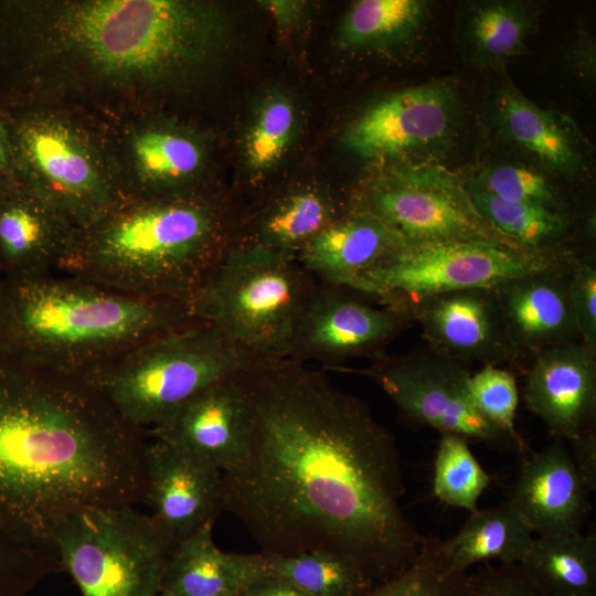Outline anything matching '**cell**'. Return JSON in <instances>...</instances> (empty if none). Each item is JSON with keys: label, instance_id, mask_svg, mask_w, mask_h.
<instances>
[{"label": "cell", "instance_id": "1", "mask_svg": "<svg viewBox=\"0 0 596 596\" xmlns=\"http://www.w3.org/2000/svg\"><path fill=\"white\" fill-rule=\"evenodd\" d=\"M252 429L223 475L224 511L267 556L329 551L371 586L409 567L425 536L404 514L395 437L360 397L289 359L243 372Z\"/></svg>", "mask_w": 596, "mask_h": 596}, {"label": "cell", "instance_id": "2", "mask_svg": "<svg viewBox=\"0 0 596 596\" xmlns=\"http://www.w3.org/2000/svg\"><path fill=\"white\" fill-rule=\"evenodd\" d=\"M230 33L214 1L0 0V107L166 113L214 75Z\"/></svg>", "mask_w": 596, "mask_h": 596}, {"label": "cell", "instance_id": "3", "mask_svg": "<svg viewBox=\"0 0 596 596\" xmlns=\"http://www.w3.org/2000/svg\"><path fill=\"white\" fill-rule=\"evenodd\" d=\"M147 439L84 379L0 354V528L56 550L70 514L143 502Z\"/></svg>", "mask_w": 596, "mask_h": 596}, {"label": "cell", "instance_id": "4", "mask_svg": "<svg viewBox=\"0 0 596 596\" xmlns=\"http://www.w3.org/2000/svg\"><path fill=\"white\" fill-rule=\"evenodd\" d=\"M193 321L188 302L136 297L76 276L0 277V354L57 373L83 377Z\"/></svg>", "mask_w": 596, "mask_h": 596}, {"label": "cell", "instance_id": "5", "mask_svg": "<svg viewBox=\"0 0 596 596\" xmlns=\"http://www.w3.org/2000/svg\"><path fill=\"white\" fill-rule=\"evenodd\" d=\"M230 245L209 196L127 201L76 230L60 272L136 297L189 302Z\"/></svg>", "mask_w": 596, "mask_h": 596}, {"label": "cell", "instance_id": "6", "mask_svg": "<svg viewBox=\"0 0 596 596\" xmlns=\"http://www.w3.org/2000/svg\"><path fill=\"white\" fill-rule=\"evenodd\" d=\"M3 110L20 182L76 230L126 202L106 121L56 106Z\"/></svg>", "mask_w": 596, "mask_h": 596}, {"label": "cell", "instance_id": "7", "mask_svg": "<svg viewBox=\"0 0 596 596\" xmlns=\"http://www.w3.org/2000/svg\"><path fill=\"white\" fill-rule=\"evenodd\" d=\"M264 361L216 327L193 321L134 345L82 379L147 432L200 391Z\"/></svg>", "mask_w": 596, "mask_h": 596}, {"label": "cell", "instance_id": "8", "mask_svg": "<svg viewBox=\"0 0 596 596\" xmlns=\"http://www.w3.org/2000/svg\"><path fill=\"white\" fill-rule=\"evenodd\" d=\"M317 284L296 258L230 246L188 304L256 356L284 359Z\"/></svg>", "mask_w": 596, "mask_h": 596}, {"label": "cell", "instance_id": "9", "mask_svg": "<svg viewBox=\"0 0 596 596\" xmlns=\"http://www.w3.org/2000/svg\"><path fill=\"white\" fill-rule=\"evenodd\" d=\"M54 545L82 596H158L173 550L135 505L78 510L57 526Z\"/></svg>", "mask_w": 596, "mask_h": 596}, {"label": "cell", "instance_id": "10", "mask_svg": "<svg viewBox=\"0 0 596 596\" xmlns=\"http://www.w3.org/2000/svg\"><path fill=\"white\" fill-rule=\"evenodd\" d=\"M567 263L486 241L404 243L345 288L403 311L432 296L496 288L515 277Z\"/></svg>", "mask_w": 596, "mask_h": 596}, {"label": "cell", "instance_id": "11", "mask_svg": "<svg viewBox=\"0 0 596 596\" xmlns=\"http://www.w3.org/2000/svg\"><path fill=\"white\" fill-rule=\"evenodd\" d=\"M375 382L402 417L468 443L502 453H524L526 445L489 423L470 394L469 364L425 344L407 353H387L358 371Z\"/></svg>", "mask_w": 596, "mask_h": 596}, {"label": "cell", "instance_id": "12", "mask_svg": "<svg viewBox=\"0 0 596 596\" xmlns=\"http://www.w3.org/2000/svg\"><path fill=\"white\" fill-rule=\"evenodd\" d=\"M358 210L382 221L404 243L486 241L522 249L477 212L465 183L438 166L397 170L373 187Z\"/></svg>", "mask_w": 596, "mask_h": 596}, {"label": "cell", "instance_id": "13", "mask_svg": "<svg viewBox=\"0 0 596 596\" xmlns=\"http://www.w3.org/2000/svg\"><path fill=\"white\" fill-rule=\"evenodd\" d=\"M106 124L126 202L206 196L200 184L207 167V145L196 130L166 113Z\"/></svg>", "mask_w": 596, "mask_h": 596}, {"label": "cell", "instance_id": "14", "mask_svg": "<svg viewBox=\"0 0 596 596\" xmlns=\"http://www.w3.org/2000/svg\"><path fill=\"white\" fill-rule=\"evenodd\" d=\"M413 323L401 310L374 307L349 288L318 280L285 359L332 369L354 358L372 361L386 353V347Z\"/></svg>", "mask_w": 596, "mask_h": 596}, {"label": "cell", "instance_id": "15", "mask_svg": "<svg viewBox=\"0 0 596 596\" xmlns=\"http://www.w3.org/2000/svg\"><path fill=\"white\" fill-rule=\"evenodd\" d=\"M403 311L421 327L426 344L436 350L469 365H507L524 375L494 288L432 296Z\"/></svg>", "mask_w": 596, "mask_h": 596}, {"label": "cell", "instance_id": "16", "mask_svg": "<svg viewBox=\"0 0 596 596\" xmlns=\"http://www.w3.org/2000/svg\"><path fill=\"white\" fill-rule=\"evenodd\" d=\"M151 439V438H149ZM149 514L173 549L224 511L223 475L212 462L163 441L143 454Z\"/></svg>", "mask_w": 596, "mask_h": 596}, {"label": "cell", "instance_id": "17", "mask_svg": "<svg viewBox=\"0 0 596 596\" xmlns=\"http://www.w3.org/2000/svg\"><path fill=\"white\" fill-rule=\"evenodd\" d=\"M242 374L200 391L148 429L147 437L199 456L222 472L231 470L246 455L252 429Z\"/></svg>", "mask_w": 596, "mask_h": 596}, {"label": "cell", "instance_id": "18", "mask_svg": "<svg viewBox=\"0 0 596 596\" xmlns=\"http://www.w3.org/2000/svg\"><path fill=\"white\" fill-rule=\"evenodd\" d=\"M524 404L556 439L596 430V351L583 342L538 352L524 374Z\"/></svg>", "mask_w": 596, "mask_h": 596}, {"label": "cell", "instance_id": "19", "mask_svg": "<svg viewBox=\"0 0 596 596\" xmlns=\"http://www.w3.org/2000/svg\"><path fill=\"white\" fill-rule=\"evenodd\" d=\"M454 110L455 97L441 84L407 88L364 111L345 131L343 145L362 158L425 148L446 136Z\"/></svg>", "mask_w": 596, "mask_h": 596}, {"label": "cell", "instance_id": "20", "mask_svg": "<svg viewBox=\"0 0 596 596\" xmlns=\"http://www.w3.org/2000/svg\"><path fill=\"white\" fill-rule=\"evenodd\" d=\"M573 263L519 276L494 288L525 372L541 350L581 341L568 300Z\"/></svg>", "mask_w": 596, "mask_h": 596}, {"label": "cell", "instance_id": "21", "mask_svg": "<svg viewBox=\"0 0 596 596\" xmlns=\"http://www.w3.org/2000/svg\"><path fill=\"white\" fill-rule=\"evenodd\" d=\"M589 491L563 440L525 457L507 500L538 535L582 532Z\"/></svg>", "mask_w": 596, "mask_h": 596}, {"label": "cell", "instance_id": "22", "mask_svg": "<svg viewBox=\"0 0 596 596\" xmlns=\"http://www.w3.org/2000/svg\"><path fill=\"white\" fill-rule=\"evenodd\" d=\"M76 228L22 183L0 190V277L60 272Z\"/></svg>", "mask_w": 596, "mask_h": 596}, {"label": "cell", "instance_id": "23", "mask_svg": "<svg viewBox=\"0 0 596 596\" xmlns=\"http://www.w3.org/2000/svg\"><path fill=\"white\" fill-rule=\"evenodd\" d=\"M207 524L179 543L170 553L161 592L175 596H242L267 577V558L262 553H231L220 550Z\"/></svg>", "mask_w": 596, "mask_h": 596}, {"label": "cell", "instance_id": "24", "mask_svg": "<svg viewBox=\"0 0 596 596\" xmlns=\"http://www.w3.org/2000/svg\"><path fill=\"white\" fill-rule=\"evenodd\" d=\"M403 244L404 241L382 221L356 210L340 216L311 237L296 259L319 281L347 287L353 278Z\"/></svg>", "mask_w": 596, "mask_h": 596}, {"label": "cell", "instance_id": "25", "mask_svg": "<svg viewBox=\"0 0 596 596\" xmlns=\"http://www.w3.org/2000/svg\"><path fill=\"white\" fill-rule=\"evenodd\" d=\"M533 539L529 524L504 500L470 512L457 533L439 541V550L449 572H468L470 566L490 561L520 564Z\"/></svg>", "mask_w": 596, "mask_h": 596}, {"label": "cell", "instance_id": "26", "mask_svg": "<svg viewBox=\"0 0 596 596\" xmlns=\"http://www.w3.org/2000/svg\"><path fill=\"white\" fill-rule=\"evenodd\" d=\"M339 217L328 195L312 188L298 189L270 203L251 234L230 246L296 258L311 237Z\"/></svg>", "mask_w": 596, "mask_h": 596}, {"label": "cell", "instance_id": "27", "mask_svg": "<svg viewBox=\"0 0 596 596\" xmlns=\"http://www.w3.org/2000/svg\"><path fill=\"white\" fill-rule=\"evenodd\" d=\"M544 596L596 594V534L539 535L519 564Z\"/></svg>", "mask_w": 596, "mask_h": 596}, {"label": "cell", "instance_id": "28", "mask_svg": "<svg viewBox=\"0 0 596 596\" xmlns=\"http://www.w3.org/2000/svg\"><path fill=\"white\" fill-rule=\"evenodd\" d=\"M465 187L477 212L522 249L565 262L578 258L562 246L570 226L567 215L535 204L500 200L471 181Z\"/></svg>", "mask_w": 596, "mask_h": 596}, {"label": "cell", "instance_id": "29", "mask_svg": "<svg viewBox=\"0 0 596 596\" xmlns=\"http://www.w3.org/2000/svg\"><path fill=\"white\" fill-rule=\"evenodd\" d=\"M497 109L507 136L543 163L563 171L577 163L573 135L555 113L538 107L510 87L499 93Z\"/></svg>", "mask_w": 596, "mask_h": 596}, {"label": "cell", "instance_id": "30", "mask_svg": "<svg viewBox=\"0 0 596 596\" xmlns=\"http://www.w3.org/2000/svg\"><path fill=\"white\" fill-rule=\"evenodd\" d=\"M266 558L267 577L286 581L310 596H358L371 587L353 561L333 552Z\"/></svg>", "mask_w": 596, "mask_h": 596}, {"label": "cell", "instance_id": "31", "mask_svg": "<svg viewBox=\"0 0 596 596\" xmlns=\"http://www.w3.org/2000/svg\"><path fill=\"white\" fill-rule=\"evenodd\" d=\"M533 21L532 12L522 3L485 2L470 10L465 38L477 60L502 62L524 53Z\"/></svg>", "mask_w": 596, "mask_h": 596}, {"label": "cell", "instance_id": "32", "mask_svg": "<svg viewBox=\"0 0 596 596\" xmlns=\"http://www.w3.org/2000/svg\"><path fill=\"white\" fill-rule=\"evenodd\" d=\"M424 17L423 1L361 0L345 14L339 30V41L348 47L397 43L412 36Z\"/></svg>", "mask_w": 596, "mask_h": 596}, {"label": "cell", "instance_id": "33", "mask_svg": "<svg viewBox=\"0 0 596 596\" xmlns=\"http://www.w3.org/2000/svg\"><path fill=\"white\" fill-rule=\"evenodd\" d=\"M490 476L457 435L440 434L433 471V492L441 502L473 512Z\"/></svg>", "mask_w": 596, "mask_h": 596}, {"label": "cell", "instance_id": "34", "mask_svg": "<svg viewBox=\"0 0 596 596\" xmlns=\"http://www.w3.org/2000/svg\"><path fill=\"white\" fill-rule=\"evenodd\" d=\"M439 541V538H425L418 556L409 567L358 596H470L469 573L447 570Z\"/></svg>", "mask_w": 596, "mask_h": 596}, {"label": "cell", "instance_id": "35", "mask_svg": "<svg viewBox=\"0 0 596 596\" xmlns=\"http://www.w3.org/2000/svg\"><path fill=\"white\" fill-rule=\"evenodd\" d=\"M62 571L56 550L28 544L0 528V596H29L45 577Z\"/></svg>", "mask_w": 596, "mask_h": 596}, {"label": "cell", "instance_id": "36", "mask_svg": "<svg viewBox=\"0 0 596 596\" xmlns=\"http://www.w3.org/2000/svg\"><path fill=\"white\" fill-rule=\"evenodd\" d=\"M470 394L476 408L493 426L517 439L519 389L515 374L503 366L485 365L470 377Z\"/></svg>", "mask_w": 596, "mask_h": 596}, {"label": "cell", "instance_id": "37", "mask_svg": "<svg viewBox=\"0 0 596 596\" xmlns=\"http://www.w3.org/2000/svg\"><path fill=\"white\" fill-rule=\"evenodd\" d=\"M480 190L508 202L544 206L566 215L558 194L544 175L519 166H497L471 181Z\"/></svg>", "mask_w": 596, "mask_h": 596}, {"label": "cell", "instance_id": "38", "mask_svg": "<svg viewBox=\"0 0 596 596\" xmlns=\"http://www.w3.org/2000/svg\"><path fill=\"white\" fill-rule=\"evenodd\" d=\"M294 120V108L285 97H272L264 104L246 138V157L253 168H268L280 159L289 143Z\"/></svg>", "mask_w": 596, "mask_h": 596}, {"label": "cell", "instance_id": "39", "mask_svg": "<svg viewBox=\"0 0 596 596\" xmlns=\"http://www.w3.org/2000/svg\"><path fill=\"white\" fill-rule=\"evenodd\" d=\"M568 300L581 342L596 351V265L592 256L578 257L572 264Z\"/></svg>", "mask_w": 596, "mask_h": 596}, {"label": "cell", "instance_id": "40", "mask_svg": "<svg viewBox=\"0 0 596 596\" xmlns=\"http://www.w3.org/2000/svg\"><path fill=\"white\" fill-rule=\"evenodd\" d=\"M470 596H544L519 564L486 565L468 577Z\"/></svg>", "mask_w": 596, "mask_h": 596}, {"label": "cell", "instance_id": "41", "mask_svg": "<svg viewBox=\"0 0 596 596\" xmlns=\"http://www.w3.org/2000/svg\"><path fill=\"white\" fill-rule=\"evenodd\" d=\"M572 458L589 492L596 490V430L587 432L568 441Z\"/></svg>", "mask_w": 596, "mask_h": 596}, {"label": "cell", "instance_id": "42", "mask_svg": "<svg viewBox=\"0 0 596 596\" xmlns=\"http://www.w3.org/2000/svg\"><path fill=\"white\" fill-rule=\"evenodd\" d=\"M21 183L4 110L0 107V190Z\"/></svg>", "mask_w": 596, "mask_h": 596}, {"label": "cell", "instance_id": "43", "mask_svg": "<svg viewBox=\"0 0 596 596\" xmlns=\"http://www.w3.org/2000/svg\"><path fill=\"white\" fill-rule=\"evenodd\" d=\"M244 596H310L290 583L275 578L265 577L253 584Z\"/></svg>", "mask_w": 596, "mask_h": 596}, {"label": "cell", "instance_id": "44", "mask_svg": "<svg viewBox=\"0 0 596 596\" xmlns=\"http://www.w3.org/2000/svg\"><path fill=\"white\" fill-rule=\"evenodd\" d=\"M158 596H175V595H170V594H166V593H160ZM244 596V595H242Z\"/></svg>", "mask_w": 596, "mask_h": 596}, {"label": "cell", "instance_id": "45", "mask_svg": "<svg viewBox=\"0 0 596 596\" xmlns=\"http://www.w3.org/2000/svg\"><path fill=\"white\" fill-rule=\"evenodd\" d=\"M583 596H596V594H592V595H583Z\"/></svg>", "mask_w": 596, "mask_h": 596}]
</instances>
